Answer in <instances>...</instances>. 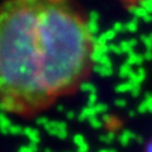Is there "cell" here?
I'll list each match as a JSON object with an SVG mask.
<instances>
[{
	"mask_svg": "<svg viewBox=\"0 0 152 152\" xmlns=\"http://www.w3.org/2000/svg\"><path fill=\"white\" fill-rule=\"evenodd\" d=\"M39 0L0 4V112L34 117L56 102L41 76L37 48Z\"/></svg>",
	"mask_w": 152,
	"mask_h": 152,
	"instance_id": "1",
	"label": "cell"
},
{
	"mask_svg": "<svg viewBox=\"0 0 152 152\" xmlns=\"http://www.w3.org/2000/svg\"><path fill=\"white\" fill-rule=\"evenodd\" d=\"M37 48L41 76L53 99L83 88L94 67L96 42L91 23L76 4L39 0Z\"/></svg>",
	"mask_w": 152,
	"mask_h": 152,
	"instance_id": "2",
	"label": "cell"
},
{
	"mask_svg": "<svg viewBox=\"0 0 152 152\" xmlns=\"http://www.w3.org/2000/svg\"><path fill=\"white\" fill-rule=\"evenodd\" d=\"M36 151V148H34V147H22V148L20 150H19V152H34Z\"/></svg>",
	"mask_w": 152,
	"mask_h": 152,
	"instance_id": "3",
	"label": "cell"
},
{
	"mask_svg": "<svg viewBox=\"0 0 152 152\" xmlns=\"http://www.w3.org/2000/svg\"><path fill=\"white\" fill-rule=\"evenodd\" d=\"M146 152H152V138H151V141L146 146Z\"/></svg>",
	"mask_w": 152,
	"mask_h": 152,
	"instance_id": "4",
	"label": "cell"
}]
</instances>
